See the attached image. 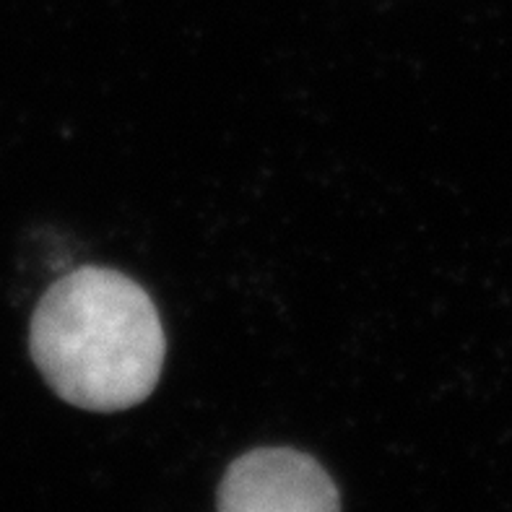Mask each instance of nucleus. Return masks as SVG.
<instances>
[{"mask_svg": "<svg viewBox=\"0 0 512 512\" xmlns=\"http://www.w3.org/2000/svg\"><path fill=\"white\" fill-rule=\"evenodd\" d=\"M32 359L63 401L86 411H125L154 393L164 364L162 320L125 273L84 266L39 299Z\"/></svg>", "mask_w": 512, "mask_h": 512, "instance_id": "obj_1", "label": "nucleus"}, {"mask_svg": "<svg viewBox=\"0 0 512 512\" xmlns=\"http://www.w3.org/2000/svg\"><path fill=\"white\" fill-rule=\"evenodd\" d=\"M219 512H341V494L325 468L294 448L240 455L219 484Z\"/></svg>", "mask_w": 512, "mask_h": 512, "instance_id": "obj_2", "label": "nucleus"}]
</instances>
